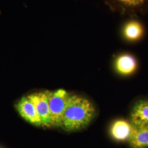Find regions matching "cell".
I'll list each match as a JSON object with an SVG mask.
<instances>
[{"mask_svg":"<svg viewBox=\"0 0 148 148\" xmlns=\"http://www.w3.org/2000/svg\"><path fill=\"white\" fill-rule=\"evenodd\" d=\"M95 115V108L89 100L71 95L60 127L67 132L79 131L87 126Z\"/></svg>","mask_w":148,"mask_h":148,"instance_id":"6da1fadb","label":"cell"},{"mask_svg":"<svg viewBox=\"0 0 148 148\" xmlns=\"http://www.w3.org/2000/svg\"><path fill=\"white\" fill-rule=\"evenodd\" d=\"M47 93L51 127H60L64 114L71 95L62 89L55 91L47 90Z\"/></svg>","mask_w":148,"mask_h":148,"instance_id":"7a4b0ae2","label":"cell"},{"mask_svg":"<svg viewBox=\"0 0 148 148\" xmlns=\"http://www.w3.org/2000/svg\"><path fill=\"white\" fill-rule=\"evenodd\" d=\"M35 105L38 116L40 117L42 126L51 127L49 106L47 90L34 93L27 96Z\"/></svg>","mask_w":148,"mask_h":148,"instance_id":"3957f363","label":"cell"},{"mask_svg":"<svg viewBox=\"0 0 148 148\" xmlns=\"http://www.w3.org/2000/svg\"><path fill=\"white\" fill-rule=\"evenodd\" d=\"M114 11L123 14H133L141 11L148 4V0H105Z\"/></svg>","mask_w":148,"mask_h":148,"instance_id":"277c9868","label":"cell"},{"mask_svg":"<svg viewBox=\"0 0 148 148\" xmlns=\"http://www.w3.org/2000/svg\"><path fill=\"white\" fill-rule=\"evenodd\" d=\"M16 107L21 116L27 121L35 126H42L41 119L35 105L27 97L21 98Z\"/></svg>","mask_w":148,"mask_h":148,"instance_id":"5b68a950","label":"cell"},{"mask_svg":"<svg viewBox=\"0 0 148 148\" xmlns=\"http://www.w3.org/2000/svg\"><path fill=\"white\" fill-rule=\"evenodd\" d=\"M128 143L132 148L148 147V124L133 125Z\"/></svg>","mask_w":148,"mask_h":148,"instance_id":"8992f818","label":"cell"},{"mask_svg":"<svg viewBox=\"0 0 148 148\" xmlns=\"http://www.w3.org/2000/svg\"><path fill=\"white\" fill-rule=\"evenodd\" d=\"M132 128V124L123 120L114 122L110 128L111 137L117 141L127 140Z\"/></svg>","mask_w":148,"mask_h":148,"instance_id":"52a82bcc","label":"cell"},{"mask_svg":"<svg viewBox=\"0 0 148 148\" xmlns=\"http://www.w3.org/2000/svg\"><path fill=\"white\" fill-rule=\"evenodd\" d=\"M131 121L133 125L148 124V101L137 103L131 113Z\"/></svg>","mask_w":148,"mask_h":148,"instance_id":"ba28073f","label":"cell"},{"mask_svg":"<svg viewBox=\"0 0 148 148\" xmlns=\"http://www.w3.org/2000/svg\"><path fill=\"white\" fill-rule=\"evenodd\" d=\"M137 68L135 59L129 54L119 56L115 62V68L119 74L128 75L132 74Z\"/></svg>","mask_w":148,"mask_h":148,"instance_id":"9c48e42d","label":"cell"},{"mask_svg":"<svg viewBox=\"0 0 148 148\" xmlns=\"http://www.w3.org/2000/svg\"><path fill=\"white\" fill-rule=\"evenodd\" d=\"M142 34V28L137 21L128 23L124 28V35L127 39L135 40L139 38Z\"/></svg>","mask_w":148,"mask_h":148,"instance_id":"30bf717a","label":"cell"},{"mask_svg":"<svg viewBox=\"0 0 148 148\" xmlns=\"http://www.w3.org/2000/svg\"></svg>","mask_w":148,"mask_h":148,"instance_id":"8fae6325","label":"cell"}]
</instances>
